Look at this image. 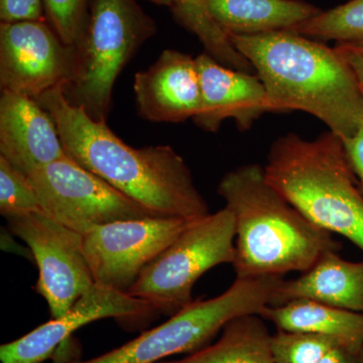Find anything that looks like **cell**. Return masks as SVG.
Instances as JSON below:
<instances>
[{
    "mask_svg": "<svg viewBox=\"0 0 363 363\" xmlns=\"http://www.w3.org/2000/svg\"><path fill=\"white\" fill-rule=\"evenodd\" d=\"M338 345H345L327 336L279 330L272 334L271 350L274 363H320Z\"/></svg>",
    "mask_w": 363,
    "mask_h": 363,
    "instance_id": "cell-22",
    "label": "cell"
},
{
    "mask_svg": "<svg viewBox=\"0 0 363 363\" xmlns=\"http://www.w3.org/2000/svg\"><path fill=\"white\" fill-rule=\"evenodd\" d=\"M42 211L28 176L0 156V213L4 218Z\"/></svg>",
    "mask_w": 363,
    "mask_h": 363,
    "instance_id": "cell-23",
    "label": "cell"
},
{
    "mask_svg": "<svg viewBox=\"0 0 363 363\" xmlns=\"http://www.w3.org/2000/svg\"><path fill=\"white\" fill-rule=\"evenodd\" d=\"M283 277L236 278L225 292L195 300L156 328L143 332L121 347L100 357L54 363H159L167 357L193 353L209 345L225 325L245 315H260L271 305Z\"/></svg>",
    "mask_w": 363,
    "mask_h": 363,
    "instance_id": "cell-6",
    "label": "cell"
},
{
    "mask_svg": "<svg viewBox=\"0 0 363 363\" xmlns=\"http://www.w3.org/2000/svg\"><path fill=\"white\" fill-rule=\"evenodd\" d=\"M228 37L266 88L269 113L303 111L342 140L354 135L363 92L335 48L291 30Z\"/></svg>",
    "mask_w": 363,
    "mask_h": 363,
    "instance_id": "cell-2",
    "label": "cell"
},
{
    "mask_svg": "<svg viewBox=\"0 0 363 363\" xmlns=\"http://www.w3.org/2000/svg\"><path fill=\"white\" fill-rule=\"evenodd\" d=\"M45 18L63 42L77 45L87 26L91 0H43Z\"/></svg>",
    "mask_w": 363,
    "mask_h": 363,
    "instance_id": "cell-24",
    "label": "cell"
},
{
    "mask_svg": "<svg viewBox=\"0 0 363 363\" xmlns=\"http://www.w3.org/2000/svg\"><path fill=\"white\" fill-rule=\"evenodd\" d=\"M78 52L47 21L0 23L1 91L37 99L73 82Z\"/></svg>",
    "mask_w": 363,
    "mask_h": 363,
    "instance_id": "cell-11",
    "label": "cell"
},
{
    "mask_svg": "<svg viewBox=\"0 0 363 363\" xmlns=\"http://www.w3.org/2000/svg\"><path fill=\"white\" fill-rule=\"evenodd\" d=\"M298 298L363 314V260L348 262L338 255V250H329L298 278L283 279L269 306H281Z\"/></svg>",
    "mask_w": 363,
    "mask_h": 363,
    "instance_id": "cell-16",
    "label": "cell"
},
{
    "mask_svg": "<svg viewBox=\"0 0 363 363\" xmlns=\"http://www.w3.org/2000/svg\"><path fill=\"white\" fill-rule=\"evenodd\" d=\"M235 220L228 208L195 219L143 269L128 294L147 301L160 314L173 316L194 301L193 288L205 272L233 264Z\"/></svg>",
    "mask_w": 363,
    "mask_h": 363,
    "instance_id": "cell-7",
    "label": "cell"
},
{
    "mask_svg": "<svg viewBox=\"0 0 363 363\" xmlns=\"http://www.w3.org/2000/svg\"><path fill=\"white\" fill-rule=\"evenodd\" d=\"M28 178L42 211L83 235L111 222L166 217L119 192L68 155L35 169Z\"/></svg>",
    "mask_w": 363,
    "mask_h": 363,
    "instance_id": "cell-8",
    "label": "cell"
},
{
    "mask_svg": "<svg viewBox=\"0 0 363 363\" xmlns=\"http://www.w3.org/2000/svg\"><path fill=\"white\" fill-rule=\"evenodd\" d=\"M156 33V21L138 0H91L87 26L76 45L77 73L63 87L67 100L106 123L119 74Z\"/></svg>",
    "mask_w": 363,
    "mask_h": 363,
    "instance_id": "cell-5",
    "label": "cell"
},
{
    "mask_svg": "<svg viewBox=\"0 0 363 363\" xmlns=\"http://www.w3.org/2000/svg\"><path fill=\"white\" fill-rule=\"evenodd\" d=\"M346 157L363 195V113L357 130L351 138L342 140Z\"/></svg>",
    "mask_w": 363,
    "mask_h": 363,
    "instance_id": "cell-26",
    "label": "cell"
},
{
    "mask_svg": "<svg viewBox=\"0 0 363 363\" xmlns=\"http://www.w3.org/2000/svg\"><path fill=\"white\" fill-rule=\"evenodd\" d=\"M201 83V111L193 121L202 130L216 133L226 119L240 130L269 113L266 88L257 74L235 70L206 54L196 57Z\"/></svg>",
    "mask_w": 363,
    "mask_h": 363,
    "instance_id": "cell-14",
    "label": "cell"
},
{
    "mask_svg": "<svg viewBox=\"0 0 363 363\" xmlns=\"http://www.w3.org/2000/svg\"><path fill=\"white\" fill-rule=\"evenodd\" d=\"M138 113L152 123H183L201 111L202 94L196 58L164 50L157 61L135 74Z\"/></svg>",
    "mask_w": 363,
    "mask_h": 363,
    "instance_id": "cell-13",
    "label": "cell"
},
{
    "mask_svg": "<svg viewBox=\"0 0 363 363\" xmlns=\"http://www.w3.org/2000/svg\"><path fill=\"white\" fill-rule=\"evenodd\" d=\"M0 21L4 23L47 21L44 2L43 0H0Z\"/></svg>",
    "mask_w": 363,
    "mask_h": 363,
    "instance_id": "cell-25",
    "label": "cell"
},
{
    "mask_svg": "<svg viewBox=\"0 0 363 363\" xmlns=\"http://www.w3.org/2000/svg\"><path fill=\"white\" fill-rule=\"evenodd\" d=\"M66 155L49 112L33 98L2 91L0 156L28 176Z\"/></svg>",
    "mask_w": 363,
    "mask_h": 363,
    "instance_id": "cell-15",
    "label": "cell"
},
{
    "mask_svg": "<svg viewBox=\"0 0 363 363\" xmlns=\"http://www.w3.org/2000/svg\"><path fill=\"white\" fill-rule=\"evenodd\" d=\"M264 169L267 182L306 218L363 252V195L342 138L330 130L312 140L293 133L279 136Z\"/></svg>",
    "mask_w": 363,
    "mask_h": 363,
    "instance_id": "cell-4",
    "label": "cell"
},
{
    "mask_svg": "<svg viewBox=\"0 0 363 363\" xmlns=\"http://www.w3.org/2000/svg\"><path fill=\"white\" fill-rule=\"evenodd\" d=\"M279 330L319 334L345 345H363V314L298 298L281 306H267L259 315Z\"/></svg>",
    "mask_w": 363,
    "mask_h": 363,
    "instance_id": "cell-18",
    "label": "cell"
},
{
    "mask_svg": "<svg viewBox=\"0 0 363 363\" xmlns=\"http://www.w3.org/2000/svg\"><path fill=\"white\" fill-rule=\"evenodd\" d=\"M318 40L352 43L363 40V0H350L313 16L291 30Z\"/></svg>",
    "mask_w": 363,
    "mask_h": 363,
    "instance_id": "cell-21",
    "label": "cell"
},
{
    "mask_svg": "<svg viewBox=\"0 0 363 363\" xmlns=\"http://www.w3.org/2000/svg\"><path fill=\"white\" fill-rule=\"evenodd\" d=\"M56 124L67 155L119 192L166 217L197 219L210 214L183 157L169 145L133 149L67 100L63 87L37 98Z\"/></svg>",
    "mask_w": 363,
    "mask_h": 363,
    "instance_id": "cell-1",
    "label": "cell"
},
{
    "mask_svg": "<svg viewBox=\"0 0 363 363\" xmlns=\"http://www.w3.org/2000/svg\"><path fill=\"white\" fill-rule=\"evenodd\" d=\"M218 194L235 220L236 278L302 274L325 252L339 250L330 233L306 218L272 187L259 164H242L226 173L219 182Z\"/></svg>",
    "mask_w": 363,
    "mask_h": 363,
    "instance_id": "cell-3",
    "label": "cell"
},
{
    "mask_svg": "<svg viewBox=\"0 0 363 363\" xmlns=\"http://www.w3.org/2000/svg\"><path fill=\"white\" fill-rule=\"evenodd\" d=\"M147 301L94 284L66 314L40 325L23 337L0 346L1 363H42L52 359L74 332L105 318L133 319L157 314ZM160 314V313H159Z\"/></svg>",
    "mask_w": 363,
    "mask_h": 363,
    "instance_id": "cell-12",
    "label": "cell"
},
{
    "mask_svg": "<svg viewBox=\"0 0 363 363\" xmlns=\"http://www.w3.org/2000/svg\"><path fill=\"white\" fill-rule=\"evenodd\" d=\"M169 9L177 23L195 35L204 45L206 54L218 63L235 70L255 72L250 61L212 20L203 0H172Z\"/></svg>",
    "mask_w": 363,
    "mask_h": 363,
    "instance_id": "cell-20",
    "label": "cell"
},
{
    "mask_svg": "<svg viewBox=\"0 0 363 363\" xmlns=\"http://www.w3.org/2000/svg\"><path fill=\"white\" fill-rule=\"evenodd\" d=\"M320 363H363V345L336 346Z\"/></svg>",
    "mask_w": 363,
    "mask_h": 363,
    "instance_id": "cell-28",
    "label": "cell"
},
{
    "mask_svg": "<svg viewBox=\"0 0 363 363\" xmlns=\"http://www.w3.org/2000/svg\"><path fill=\"white\" fill-rule=\"evenodd\" d=\"M150 2H154V4H159V6H172V0H149Z\"/></svg>",
    "mask_w": 363,
    "mask_h": 363,
    "instance_id": "cell-29",
    "label": "cell"
},
{
    "mask_svg": "<svg viewBox=\"0 0 363 363\" xmlns=\"http://www.w3.org/2000/svg\"><path fill=\"white\" fill-rule=\"evenodd\" d=\"M9 229L26 243L39 269L35 291L45 298L52 319L66 314L94 285L83 245V234L43 211L6 219Z\"/></svg>",
    "mask_w": 363,
    "mask_h": 363,
    "instance_id": "cell-9",
    "label": "cell"
},
{
    "mask_svg": "<svg viewBox=\"0 0 363 363\" xmlns=\"http://www.w3.org/2000/svg\"><path fill=\"white\" fill-rule=\"evenodd\" d=\"M334 48L340 55L341 58L350 66L363 92V40L340 43Z\"/></svg>",
    "mask_w": 363,
    "mask_h": 363,
    "instance_id": "cell-27",
    "label": "cell"
},
{
    "mask_svg": "<svg viewBox=\"0 0 363 363\" xmlns=\"http://www.w3.org/2000/svg\"><path fill=\"white\" fill-rule=\"evenodd\" d=\"M271 338L262 317L245 315L228 322L214 344L181 359L159 363H274Z\"/></svg>",
    "mask_w": 363,
    "mask_h": 363,
    "instance_id": "cell-19",
    "label": "cell"
},
{
    "mask_svg": "<svg viewBox=\"0 0 363 363\" xmlns=\"http://www.w3.org/2000/svg\"><path fill=\"white\" fill-rule=\"evenodd\" d=\"M194 220L155 217L91 229L83 235V245L94 284L128 293L143 269Z\"/></svg>",
    "mask_w": 363,
    "mask_h": 363,
    "instance_id": "cell-10",
    "label": "cell"
},
{
    "mask_svg": "<svg viewBox=\"0 0 363 363\" xmlns=\"http://www.w3.org/2000/svg\"><path fill=\"white\" fill-rule=\"evenodd\" d=\"M227 35H259L291 30L321 13L303 0H203Z\"/></svg>",
    "mask_w": 363,
    "mask_h": 363,
    "instance_id": "cell-17",
    "label": "cell"
}]
</instances>
